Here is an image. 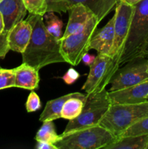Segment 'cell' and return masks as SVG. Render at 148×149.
<instances>
[{"mask_svg":"<svg viewBox=\"0 0 148 149\" xmlns=\"http://www.w3.org/2000/svg\"><path fill=\"white\" fill-rule=\"evenodd\" d=\"M68 12L69 15L68 24L60 39H64L81 31L87 22L94 16L91 10L81 4H75L70 6Z\"/></svg>","mask_w":148,"mask_h":149,"instance_id":"14","label":"cell"},{"mask_svg":"<svg viewBox=\"0 0 148 149\" xmlns=\"http://www.w3.org/2000/svg\"><path fill=\"white\" fill-rule=\"evenodd\" d=\"M4 17H3L2 14L0 12V33H4Z\"/></svg>","mask_w":148,"mask_h":149,"instance_id":"32","label":"cell"},{"mask_svg":"<svg viewBox=\"0 0 148 149\" xmlns=\"http://www.w3.org/2000/svg\"><path fill=\"white\" fill-rule=\"evenodd\" d=\"M10 50L8 44V33H0V59L4 58Z\"/></svg>","mask_w":148,"mask_h":149,"instance_id":"27","label":"cell"},{"mask_svg":"<svg viewBox=\"0 0 148 149\" xmlns=\"http://www.w3.org/2000/svg\"><path fill=\"white\" fill-rule=\"evenodd\" d=\"M26 20L32 26V35L22 53L23 63L38 70L52 63H66L61 53L60 40L48 32L43 16L29 14Z\"/></svg>","mask_w":148,"mask_h":149,"instance_id":"1","label":"cell"},{"mask_svg":"<svg viewBox=\"0 0 148 149\" xmlns=\"http://www.w3.org/2000/svg\"><path fill=\"white\" fill-rule=\"evenodd\" d=\"M72 97H86V93L83 94L81 93H72L65 95L54 100H49L45 106L44 109L42 111L39 117L40 122L46 121H54L61 118V111L62 106L68 99Z\"/></svg>","mask_w":148,"mask_h":149,"instance_id":"17","label":"cell"},{"mask_svg":"<svg viewBox=\"0 0 148 149\" xmlns=\"http://www.w3.org/2000/svg\"><path fill=\"white\" fill-rule=\"evenodd\" d=\"M36 148L37 149H58L55 144L45 141H37Z\"/></svg>","mask_w":148,"mask_h":149,"instance_id":"29","label":"cell"},{"mask_svg":"<svg viewBox=\"0 0 148 149\" xmlns=\"http://www.w3.org/2000/svg\"><path fill=\"white\" fill-rule=\"evenodd\" d=\"M68 7L75 4H81L91 10L98 21L101 22L115 7L119 0H67Z\"/></svg>","mask_w":148,"mask_h":149,"instance_id":"16","label":"cell"},{"mask_svg":"<svg viewBox=\"0 0 148 149\" xmlns=\"http://www.w3.org/2000/svg\"><path fill=\"white\" fill-rule=\"evenodd\" d=\"M32 26L27 20H21L8 32V44L10 50L23 53L30 42Z\"/></svg>","mask_w":148,"mask_h":149,"instance_id":"13","label":"cell"},{"mask_svg":"<svg viewBox=\"0 0 148 149\" xmlns=\"http://www.w3.org/2000/svg\"><path fill=\"white\" fill-rule=\"evenodd\" d=\"M147 101H148V97H147Z\"/></svg>","mask_w":148,"mask_h":149,"instance_id":"36","label":"cell"},{"mask_svg":"<svg viewBox=\"0 0 148 149\" xmlns=\"http://www.w3.org/2000/svg\"><path fill=\"white\" fill-rule=\"evenodd\" d=\"M60 136V139L55 144L58 149L104 148L118 139L110 131L99 125Z\"/></svg>","mask_w":148,"mask_h":149,"instance_id":"4","label":"cell"},{"mask_svg":"<svg viewBox=\"0 0 148 149\" xmlns=\"http://www.w3.org/2000/svg\"><path fill=\"white\" fill-rule=\"evenodd\" d=\"M0 12L4 17V33H8L13 26L23 20L27 9L23 0H2L0 2Z\"/></svg>","mask_w":148,"mask_h":149,"instance_id":"11","label":"cell"},{"mask_svg":"<svg viewBox=\"0 0 148 149\" xmlns=\"http://www.w3.org/2000/svg\"><path fill=\"white\" fill-rule=\"evenodd\" d=\"M99 23L97 17L94 15L81 31L64 39H59L61 53L66 63L75 66L81 62L84 54L89 50L91 37Z\"/></svg>","mask_w":148,"mask_h":149,"instance_id":"6","label":"cell"},{"mask_svg":"<svg viewBox=\"0 0 148 149\" xmlns=\"http://www.w3.org/2000/svg\"><path fill=\"white\" fill-rule=\"evenodd\" d=\"M114 21L113 15L104 27L97 29L91 37L89 49H95L99 54L110 55L114 41Z\"/></svg>","mask_w":148,"mask_h":149,"instance_id":"12","label":"cell"},{"mask_svg":"<svg viewBox=\"0 0 148 149\" xmlns=\"http://www.w3.org/2000/svg\"><path fill=\"white\" fill-rule=\"evenodd\" d=\"M147 72L148 73V66H147Z\"/></svg>","mask_w":148,"mask_h":149,"instance_id":"34","label":"cell"},{"mask_svg":"<svg viewBox=\"0 0 148 149\" xmlns=\"http://www.w3.org/2000/svg\"><path fill=\"white\" fill-rule=\"evenodd\" d=\"M148 135L126 136L119 138L104 149H147Z\"/></svg>","mask_w":148,"mask_h":149,"instance_id":"18","label":"cell"},{"mask_svg":"<svg viewBox=\"0 0 148 149\" xmlns=\"http://www.w3.org/2000/svg\"><path fill=\"white\" fill-rule=\"evenodd\" d=\"M43 19L48 32L57 39H60L62 37V28L63 26L62 20L55 15L53 12H47L43 16Z\"/></svg>","mask_w":148,"mask_h":149,"instance_id":"21","label":"cell"},{"mask_svg":"<svg viewBox=\"0 0 148 149\" xmlns=\"http://www.w3.org/2000/svg\"><path fill=\"white\" fill-rule=\"evenodd\" d=\"M1 1H2V0H0V2H1Z\"/></svg>","mask_w":148,"mask_h":149,"instance_id":"37","label":"cell"},{"mask_svg":"<svg viewBox=\"0 0 148 149\" xmlns=\"http://www.w3.org/2000/svg\"><path fill=\"white\" fill-rule=\"evenodd\" d=\"M124 65L115 74L110 92L127 88L148 79V58H137Z\"/></svg>","mask_w":148,"mask_h":149,"instance_id":"9","label":"cell"},{"mask_svg":"<svg viewBox=\"0 0 148 149\" xmlns=\"http://www.w3.org/2000/svg\"><path fill=\"white\" fill-rule=\"evenodd\" d=\"M120 1H123V2L126 3L128 4H130V5H135L136 4H137L138 2H139L142 0H120Z\"/></svg>","mask_w":148,"mask_h":149,"instance_id":"33","label":"cell"},{"mask_svg":"<svg viewBox=\"0 0 148 149\" xmlns=\"http://www.w3.org/2000/svg\"><path fill=\"white\" fill-rule=\"evenodd\" d=\"M86 95L81 113L78 117L68 122L62 135L98 125L111 106V100L106 89L99 93Z\"/></svg>","mask_w":148,"mask_h":149,"instance_id":"5","label":"cell"},{"mask_svg":"<svg viewBox=\"0 0 148 149\" xmlns=\"http://www.w3.org/2000/svg\"><path fill=\"white\" fill-rule=\"evenodd\" d=\"M89 68L87 79L82 87L86 94L97 93L104 90L107 84H110L119 66L113 58L98 53Z\"/></svg>","mask_w":148,"mask_h":149,"instance_id":"7","label":"cell"},{"mask_svg":"<svg viewBox=\"0 0 148 149\" xmlns=\"http://www.w3.org/2000/svg\"><path fill=\"white\" fill-rule=\"evenodd\" d=\"M15 87V71L13 69H0V90Z\"/></svg>","mask_w":148,"mask_h":149,"instance_id":"24","label":"cell"},{"mask_svg":"<svg viewBox=\"0 0 148 149\" xmlns=\"http://www.w3.org/2000/svg\"><path fill=\"white\" fill-rule=\"evenodd\" d=\"M47 12L66 13L68 12V3L67 0H46Z\"/></svg>","mask_w":148,"mask_h":149,"instance_id":"25","label":"cell"},{"mask_svg":"<svg viewBox=\"0 0 148 149\" xmlns=\"http://www.w3.org/2000/svg\"><path fill=\"white\" fill-rule=\"evenodd\" d=\"M95 58H96V57H94V55H89V54L87 52V53L84 54V55L83 56L81 61H83V62H84V63H85L86 65H88V66H90V65H91V64L93 63V62L94 61V60H95Z\"/></svg>","mask_w":148,"mask_h":149,"instance_id":"30","label":"cell"},{"mask_svg":"<svg viewBox=\"0 0 148 149\" xmlns=\"http://www.w3.org/2000/svg\"><path fill=\"white\" fill-rule=\"evenodd\" d=\"M133 7L129 34L118 62L119 67L137 59L148 39V0H142Z\"/></svg>","mask_w":148,"mask_h":149,"instance_id":"2","label":"cell"},{"mask_svg":"<svg viewBox=\"0 0 148 149\" xmlns=\"http://www.w3.org/2000/svg\"><path fill=\"white\" fill-rule=\"evenodd\" d=\"M146 116H148V101L112 103L99 125L119 138L129 127Z\"/></svg>","mask_w":148,"mask_h":149,"instance_id":"3","label":"cell"},{"mask_svg":"<svg viewBox=\"0 0 148 149\" xmlns=\"http://www.w3.org/2000/svg\"><path fill=\"white\" fill-rule=\"evenodd\" d=\"M60 138V135L57 134L53 121L43 122V125L35 137L36 141H45L53 144L56 143Z\"/></svg>","mask_w":148,"mask_h":149,"instance_id":"20","label":"cell"},{"mask_svg":"<svg viewBox=\"0 0 148 149\" xmlns=\"http://www.w3.org/2000/svg\"><path fill=\"white\" fill-rule=\"evenodd\" d=\"M29 14L44 16L47 13L46 0H23Z\"/></svg>","mask_w":148,"mask_h":149,"instance_id":"23","label":"cell"},{"mask_svg":"<svg viewBox=\"0 0 148 149\" xmlns=\"http://www.w3.org/2000/svg\"><path fill=\"white\" fill-rule=\"evenodd\" d=\"M80 77V74L78 71L73 68H71L66 71L65 75L62 77V79L68 85L73 84L75 81H77L78 78Z\"/></svg>","mask_w":148,"mask_h":149,"instance_id":"28","label":"cell"},{"mask_svg":"<svg viewBox=\"0 0 148 149\" xmlns=\"http://www.w3.org/2000/svg\"><path fill=\"white\" fill-rule=\"evenodd\" d=\"M133 10V5L128 4L120 0L116 4L114 14V41L109 56L114 59L118 66V62L129 34Z\"/></svg>","mask_w":148,"mask_h":149,"instance_id":"8","label":"cell"},{"mask_svg":"<svg viewBox=\"0 0 148 149\" xmlns=\"http://www.w3.org/2000/svg\"><path fill=\"white\" fill-rule=\"evenodd\" d=\"M147 149H148V144H147Z\"/></svg>","mask_w":148,"mask_h":149,"instance_id":"35","label":"cell"},{"mask_svg":"<svg viewBox=\"0 0 148 149\" xmlns=\"http://www.w3.org/2000/svg\"><path fill=\"white\" fill-rule=\"evenodd\" d=\"M41 107V103L40 97L33 90H31L26 100V111L28 113L35 112L40 109Z\"/></svg>","mask_w":148,"mask_h":149,"instance_id":"26","label":"cell"},{"mask_svg":"<svg viewBox=\"0 0 148 149\" xmlns=\"http://www.w3.org/2000/svg\"><path fill=\"white\" fill-rule=\"evenodd\" d=\"M138 58H148V39L145 43L143 49L141 51Z\"/></svg>","mask_w":148,"mask_h":149,"instance_id":"31","label":"cell"},{"mask_svg":"<svg viewBox=\"0 0 148 149\" xmlns=\"http://www.w3.org/2000/svg\"><path fill=\"white\" fill-rule=\"evenodd\" d=\"M15 71V87L29 90H35L39 87L40 77L39 71L34 67L23 63Z\"/></svg>","mask_w":148,"mask_h":149,"instance_id":"15","label":"cell"},{"mask_svg":"<svg viewBox=\"0 0 148 149\" xmlns=\"http://www.w3.org/2000/svg\"><path fill=\"white\" fill-rule=\"evenodd\" d=\"M112 103H136L147 101L148 79L131 87L115 91H108Z\"/></svg>","mask_w":148,"mask_h":149,"instance_id":"10","label":"cell"},{"mask_svg":"<svg viewBox=\"0 0 148 149\" xmlns=\"http://www.w3.org/2000/svg\"><path fill=\"white\" fill-rule=\"evenodd\" d=\"M137 135H148V116L138 121L129 127L121 135V137L137 136Z\"/></svg>","mask_w":148,"mask_h":149,"instance_id":"22","label":"cell"},{"mask_svg":"<svg viewBox=\"0 0 148 149\" xmlns=\"http://www.w3.org/2000/svg\"><path fill=\"white\" fill-rule=\"evenodd\" d=\"M86 99V97H72L68 99L62 106L61 118L70 121L78 117L82 111Z\"/></svg>","mask_w":148,"mask_h":149,"instance_id":"19","label":"cell"},{"mask_svg":"<svg viewBox=\"0 0 148 149\" xmlns=\"http://www.w3.org/2000/svg\"><path fill=\"white\" fill-rule=\"evenodd\" d=\"M1 66H0V69H1Z\"/></svg>","mask_w":148,"mask_h":149,"instance_id":"38","label":"cell"}]
</instances>
